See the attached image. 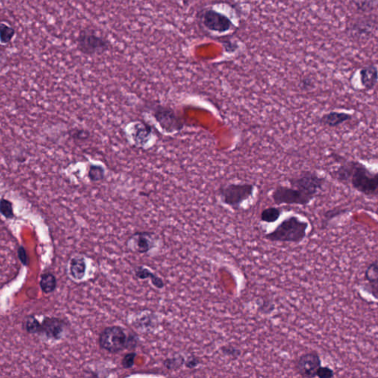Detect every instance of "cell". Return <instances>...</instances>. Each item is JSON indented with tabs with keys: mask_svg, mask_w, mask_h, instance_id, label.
<instances>
[{
	"mask_svg": "<svg viewBox=\"0 0 378 378\" xmlns=\"http://www.w3.org/2000/svg\"><path fill=\"white\" fill-rule=\"evenodd\" d=\"M338 166L330 175L338 183L349 186L367 197H378V174L358 160H348L338 154L332 155Z\"/></svg>",
	"mask_w": 378,
	"mask_h": 378,
	"instance_id": "obj_1",
	"label": "cell"
},
{
	"mask_svg": "<svg viewBox=\"0 0 378 378\" xmlns=\"http://www.w3.org/2000/svg\"><path fill=\"white\" fill-rule=\"evenodd\" d=\"M309 228L308 222L296 216H291L280 223L276 228L264 235V239L271 242H289L299 244L307 237Z\"/></svg>",
	"mask_w": 378,
	"mask_h": 378,
	"instance_id": "obj_2",
	"label": "cell"
},
{
	"mask_svg": "<svg viewBox=\"0 0 378 378\" xmlns=\"http://www.w3.org/2000/svg\"><path fill=\"white\" fill-rule=\"evenodd\" d=\"M256 186L250 183H234L224 185L219 189V196L223 204L237 211L244 202L254 197Z\"/></svg>",
	"mask_w": 378,
	"mask_h": 378,
	"instance_id": "obj_3",
	"label": "cell"
},
{
	"mask_svg": "<svg viewBox=\"0 0 378 378\" xmlns=\"http://www.w3.org/2000/svg\"><path fill=\"white\" fill-rule=\"evenodd\" d=\"M78 51L89 56L100 55L110 48V42L92 28L82 30L76 39Z\"/></svg>",
	"mask_w": 378,
	"mask_h": 378,
	"instance_id": "obj_4",
	"label": "cell"
},
{
	"mask_svg": "<svg viewBox=\"0 0 378 378\" xmlns=\"http://www.w3.org/2000/svg\"><path fill=\"white\" fill-rule=\"evenodd\" d=\"M288 182L292 187L315 199L320 192L324 191L326 179L315 172L301 171L291 177Z\"/></svg>",
	"mask_w": 378,
	"mask_h": 378,
	"instance_id": "obj_5",
	"label": "cell"
},
{
	"mask_svg": "<svg viewBox=\"0 0 378 378\" xmlns=\"http://www.w3.org/2000/svg\"><path fill=\"white\" fill-rule=\"evenodd\" d=\"M126 339L127 335L121 326H107L99 335V345L109 353H119L126 349Z\"/></svg>",
	"mask_w": 378,
	"mask_h": 378,
	"instance_id": "obj_6",
	"label": "cell"
},
{
	"mask_svg": "<svg viewBox=\"0 0 378 378\" xmlns=\"http://www.w3.org/2000/svg\"><path fill=\"white\" fill-rule=\"evenodd\" d=\"M273 201L277 206L281 205H295L307 206L314 200L312 197L292 186L278 185L271 194Z\"/></svg>",
	"mask_w": 378,
	"mask_h": 378,
	"instance_id": "obj_7",
	"label": "cell"
},
{
	"mask_svg": "<svg viewBox=\"0 0 378 378\" xmlns=\"http://www.w3.org/2000/svg\"><path fill=\"white\" fill-rule=\"evenodd\" d=\"M322 366L321 357L316 352H308L298 357L295 364L297 375L304 378H316V372Z\"/></svg>",
	"mask_w": 378,
	"mask_h": 378,
	"instance_id": "obj_8",
	"label": "cell"
},
{
	"mask_svg": "<svg viewBox=\"0 0 378 378\" xmlns=\"http://www.w3.org/2000/svg\"><path fill=\"white\" fill-rule=\"evenodd\" d=\"M68 324L64 319L55 317H47L41 322L38 335L47 340L59 341L65 336Z\"/></svg>",
	"mask_w": 378,
	"mask_h": 378,
	"instance_id": "obj_9",
	"label": "cell"
},
{
	"mask_svg": "<svg viewBox=\"0 0 378 378\" xmlns=\"http://www.w3.org/2000/svg\"><path fill=\"white\" fill-rule=\"evenodd\" d=\"M156 240L154 233L137 231L128 239L126 244L127 249L131 252L146 254L155 247Z\"/></svg>",
	"mask_w": 378,
	"mask_h": 378,
	"instance_id": "obj_10",
	"label": "cell"
},
{
	"mask_svg": "<svg viewBox=\"0 0 378 378\" xmlns=\"http://www.w3.org/2000/svg\"><path fill=\"white\" fill-rule=\"evenodd\" d=\"M154 117L160 126L168 132L180 130L183 126L181 119L170 108L157 106L155 109Z\"/></svg>",
	"mask_w": 378,
	"mask_h": 378,
	"instance_id": "obj_11",
	"label": "cell"
},
{
	"mask_svg": "<svg viewBox=\"0 0 378 378\" xmlns=\"http://www.w3.org/2000/svg\"><path fill=\"white\" fill-rule=\"evenodd\" d=\"M203 23L207 30L221 34L229 31L232 25V22L228 17L211 9L203 13Z\"/></svg>",
	"mask_w": 378,
	"mask_h": 378,
	"instance_id": "obj_12",
	"label": "cell"
},
{
	"mask_svg": "<svg viewBox=\"0 0 378 378\" xmlns=\"http://www.w3.org/2000/svg\"><path fill=\"white\" fill-rule=\"evenodd\" d=\"M353 119V115L346 112L330 111L322 115L318 122L323 126L330 128L338 127L346 122L350 121Z\"/></svg>",
	"mask_w": 378,
	"mask_h": 378,
	"instance_id": "obj_13",
	"label": "cell"
},
{
	"mask_svg": "<svg viewBox=\"0 0 378 378\" xmlns=\"http://www.w3.org/2000/svg\"><path fill=\"white\" fill-rule=\"evenodd\" d=\"M378 260H375L373 262L369 264L365 271L364 278L366 280V285L363 289L378 300Z\"/></svg>",
	"mask_w": 378,
	"mask_h": 378,
	"instance_id": "obj_14",
	"label": "cell"
},
{
	"mask_svg": "<svg viewBox=\"0 0 378 378\" xmlns=\"http://www.w3.org/2000/svg\"><path fill=\"white\" fill-rule=\"evenodd\" d=\"M378 69L375 65H367L361 69V85L365 90H372L378 84Z\"/></svg>",
	"mask_w": 378,
	"mask_h": 378,
	"instance_id": "obj_15",
	"label": "cell"
},
{
	"mask_svg": "<svg viewBox=\"0 0 378 378\" xmlns=\"http://www.w3.org/2000/svg\"><path fill=\"white\" fill-rule=\"evenodd\" d=\"M86 264L85 258L82 257H74L71 258L69 264V271L71 277L75 281H81L86 275Z\"/></svg>",
	"mask_w": 378,
	"mask_h": 378,
	"instance_id": "obj_16",
	"label": "cell"
},
{
	"mask_svg": "<svg viewBox=\"0 0 378 378\" xmlns=\"http://www.w3.org/2000/svg\"><path fill=\"white\" fill-rule=\"evenodd\" d=\"M135 274L136 276L140 279H146V278H151L152 284L158 289H162L164 288L165 285L163 280L160 277L156 275L155 274L151 272L147 268H143L142 266H138L135 268Z\"/></svg>",
	"mask_w": 378,
	"mask_h": 378,
	"instance_id": "obj_17",
	"label": "cell"
},
{
	"mask_svg": "<svg viewBox=\"0 0 378 378\" xmlns=\"http://www.w3.org/2000/svg\"><path fill=\"white\" fill-rule=\"evenodd\" d=\"M40 288L44 293H52L57 287V279L52 273H44L41 275Z\"/></svg>",
	"mask_w": 378,
	"mask_h": 378,
	"instance_id": "obj_18",
	"label": "cell"
},
{
	"mask_svg": "<svg viewBox=\"0 0 378 378\" xmlns=\"http://www.w3.org/2000/svg\"><path fill=\"white\" fill-rule=\"evenodd\" d=\"M281 207H269L264 208L260 214V220L263 223H274L278 221L282 214Z\"/></svg>",
	"mask_w": 378,
	"mask_h": 378,
	"instance_id": "obj_19",
	"label": "cell"
},
{
	"mask_svg": "<svg viewBox=\"0 0 378 378\" xmlns=\"http://www.w3.org/2000/svg\"><path fill=\"white\" fill-rule=\"evenodd\" d=\"M349 212L348 208H344V207H334L332 209L328 210L324 214L323 220H322V228H326L329 225L330 222L338 217L347 214Z\"/></svg>",
	"mask_w": 378,
	"mask_h": 378,
	"instance_id": "obj_20",
	"label": "cell"
},
{
	"mask_svg": "<svg viewBox=\"0 0 378 378\" xmlns=\"http://www.w3.org/2000/svg\"><path fill=\"white\" fill-rule=\"evenodd\" d=\"M16 35V30L5 21L0 20V42L6 45L11 42Z\"/></svg>",
	"mask_w": 378,
	"mask_h": 378,
	"instance_id": "obj_21",
	"label": "cell"
},
{
	"mask_svg": "<svg viewBox=\"0 0 378 378\" xmlns=\"http://www.w3.org/2000/svg\"><path fill=\"white\" fill-rule=\"evenodd\" d=\"M41 322L34 315H29L24 320L22 328L28 334L38 335L40 329Z\"/></svg>",
	"mask_w": 378,
	"mask_h": 378,
	"instance_id": "obj_22",
	"label": "cell"
},
{
	"mask_svg": "<svg viewBox=\"0 0 378 378\" xmlns=\"http://www.w3.org/2000/svg\"><path fill=\"white\" fill-rule=\"evenodd\" d=\"M257 308L261 314H270L275 309V304L269 298H259L257 301Z\"/></svg>",
	"mask_w": 378,
	"mask_h": 378,
	"instance_id": "obj_23",
	"label": "cell"
},
{
	"mask_svg": "<svg viewBox=\"0 0 378 378\" xmlns=\"http://www.w3.org/2000/svg\"><path fill=\"white\" fill-rule=\"evenodd\" d=\"M105 171L102 166L99 165H91L88 171V177L90 181L98 182L103 180Z\"/></svg>",
	"mask_w": 378,
	"mask_h": 378,
	"instance_id": "obj_24",
	"label": "cell"
},
{
	"mask_svg": "<svg viewBox=\"0 0 378 378\" xmlns=\"http://www.w3.org/2000/svg\"><path fill=\"white\" fill-rule=\"evenodd\" d=\"M185 363V358L182 355L177 357H173L171 358H167L163 361V366L168 370H177L180 369Z\"/></svg>",
	"mask_w": 378,
	"mask_h": 378,
	"instance_id": "obj_25",
	"label": "cell"
},
{
	"mask_svg": "<svg viewBox=\"0 0 378 378\" xmlns=\"http://www.w3.org/2000/svg\"><path fill=\"white\" fill-rule=\"evenodd\" d=\"M0 214L8 220L14 218V208H13V204L11 201L4 198L0 200Z\"/></svg>",
	"mask_w": 378,
	"mask_h": 378,
	"instance_id": "obj_26",
	"label": "cell"
},
{
	"mask_svg": "<svg viewBox=\"0 0 378 378\" xmlns=\"http://www.w3.org/2000/svg\"><path fill=\"white\" fill-rule=\"evenodd\" d=\"M146 132H151L149 126H146V124H140V123L138 125V127L134 131V133H133L134 140L138 143H143L145 141V139L148 138V136L150 135L143 134V133H146Z\"/></svg>",
	"mask_w": 378,
	"mask_h": 378,
	"instance_id": "obj_27",
	"label": "cell"
},
{
	"mask_svg": "<svg viewBox=\"0 0 378 378\" xmlns=\"http://www.w3.org/2000/svg\"><path fill=\"white\" fill-rule=\"evenodd\" d=\"M222 353L228 358H231L233 360H237L241 355V350L240 348L236 347L233 345H228L224 346L220 349Z\"/></svg>",
	"mask_w": 378,
	"mask_h": 378,
	"instance_id": "obj_28",
	"label": "cell"
},
{
	"mask_svg": "<svg viewBox=\"0 0 378 378\" xmlns=\"http://www.w3.org/2000/svg\"><path fill=\"white\" fill-rule=\"evenodd\" d=\"M136 356H137V354L136 352H129V353L126 354L123 357V360L121 361V365L123 368L128 369L133 367Z\"/></svg>",
	"mask_w": 378,
	"mask_h": 378,
	"instance_id": "obj_29",
	"label": "cell"
},
{
	"mask_svg": "<svg viewBox=\"0 0 378 378\" xmlns=\"http://www.w3.org/2000/svg\"><path fill=\"white\" fill-rule=\"evenodd\" d=\"M300 89L302 91H310L315 87V81L309 76H306L300 81Z\"/></svg>",
	"mask_w": 378,
	"mask_h": 378,
	"instance_id": "obj_30",
	"label": "cell"
},
{
	"mask_svg": "<svg viewBox=\"0 0 378 378\" xmlns=\"http://www.w3.org/2000/svg\"><path fill=\"white\" fill-rule=\"evenodd\" d=\"M316 377L319 378H332L335 377V372L330 367L321 366L317 370Z\"/></svg>",
	"mask_w": 378,
	"mask_h": 378,
	"instance_id": "obj_31",
	"label": "cell"
},
{
	"mask_svg": "<svg viewBox=\"0 0 378 378\" xmlns=\"http://www.w3.org/2000/svg\"><path fill=\"white\" fill-rule=\"evenodd\" d=\"M89 136V132L84 129H75L71 131V137L75 140H86Z\"/></svg>",
	"mask_w": 378,
	"mask_h": 378,
	"instance_id": "obj_32",
	"label": "cell"
},
{
	"mask_svg": "<svg viewBox=\"0 0 378 378\" xmlns=\"http://www.w3.org/2000/svg\"><path fill=\"white\" fill-rule=\"evenodd\" d=\"M138 344V338L134 334H130L127 335L126 339V349H133L137 346Z\"/></svg>",
	"mask_w": 378,
	"mask_h": 378,
	"instance_id": "obj_33",
	"label": "cell"
},
{
	"mask_svg": "<svg viewBox=\"0 0 378 378\" xmlns=\"http://www.w3.org/2000/svg\"><path fill=\"white\" fill-rule=\"evenodd\" d=\"M17 254H18V259L22 262V264L25 266H28L29 260H28V257L25 248L23 246L19 247L17 251Z\"/></svg>",
	"mask_w": 378,
	"mask_h": 378,
	"instance_id": "obj_34",
	"label": "cell"
},
{
	"mask_svg": "<svg viewBox=\"0 0 378 378\" xmlns=\"http://www.w3.org/2000/svg\"><path fill=\"white\" fill-rule=\"evenodd\" d=\"M200 361L198 358L195 356H190L188 358L187 360L185 361L184 364L186 365V367L188 369H194V368L198 366L200 364Z\"/></svg>",
	"mask_w": 378,
	"mask_h": 378,
	"instance_id": "obj_35",
	"label": "cell"
}]
</instances>
